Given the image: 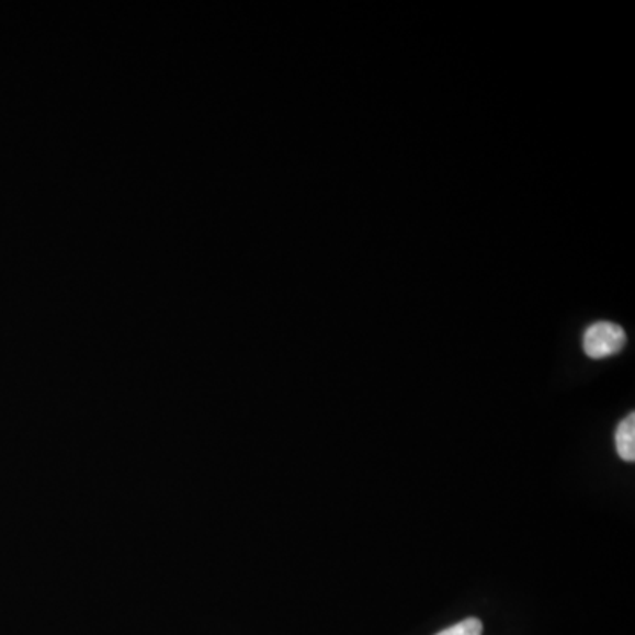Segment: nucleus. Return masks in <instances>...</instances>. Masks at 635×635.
I'll return each instance as SVG.
<instances>
[{
  "label": "nucleus",
  "mask_w": 635,
  "mask_h": 635,
  "mask_svg": "<svg viewBox=\"0 0 635 635\" xmlns=\"http://www.w3.org/2000/svg\"><path fill=\"white\" fill-rule=\"evenodd\" d=\"M617 454L626 463L635 460V415L631 413L617 426L616 431Z\"/></svg>",
  "instance_id": "obj_2"
},
{
  "label": "nucleus",
  "mask_w": 635,
  "mask_h": 635,
  "mask_svg": "<svg viewBox=\"0 0 635 635\" xmlns=\"http://www.w3.org/2000/svg\"><path fill=\"white\" fill-rule=\"evenodd\" d=\"M626 344L625 330L611 321H597L582 336V350L590 359H608L622 352Z\"/></svg>",
  "instance_id": "obj_1"
},
{
  "label": "nucleus",
  "mask_w": 635,
  "mask_h": 635,
  "mask_svg": "<svg viewBox=\"0 0 635 635\" xmlns=\"http://www.w3.org/2000/svg\"><path fill=\"white\" fill-rule=\"evenodd\" d=\"M484 626L477 617H468L457 625L449 626L436 635H483Z\"/></svg>",
  "instance_id": "obj_3"
}]
</instances>
